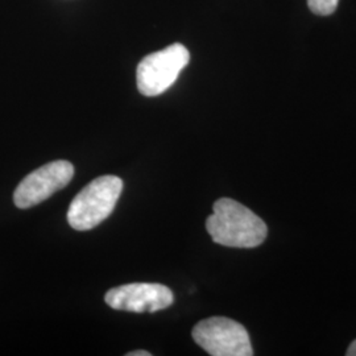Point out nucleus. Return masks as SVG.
I'll use <instances>...</instances> for the list:
<instances>
[{
    "instance_id": "nucleus-1",
    "label": "nucleus",
    "mask_w": 356,
    "mask_h": 356,
    "mask_svg": "<svg viewBox=\"0 0 356 356\" xmlns=\"http://www.w3.org/2000/svg\"><path fill=\"white\" fill-rule=\"evenodd\" d=\"M213 242L231 248H254L268 235L266 222L244 204L231 198H220L206 220Z\"/></svg>"
},
{
    "instance_id": "nucleus-2",
    "label": "nucleus",
    "mask_w": 356,
    "mask_h": 356,
    "mask_svg": "<svg viewBox=\"0 0 356 356\" xmlns=\"http://www.w3.org/2000/svg\"><path fill=\"white\" fill-rule=\"evenodd\" d=\"M123 191V181L118 176H102L91 181L72 201L67 222L76 231H89L101 225L114 211Z\"/></svg>"
},
{
    "instance_id": "nucleus-3",
    "label": "nucleus",
    "mask_w": 356,
    "mask_h": 356,
    "mask_svg": "<svg viewBox=\"0 0 356 356\" xmlns=\"http://www.w3.org/2000/svg\"><path fill=\"white\" fill-rule=\"evenodd\" d=\"M191 61V53L182 44H173L163 51L144 57L136 70L138 89L145 97L165 92Z\"/></svg>"
},
{
    "instance_id": "nucleus-4",
    "label": "nucleus",
    "mask_w": 356,
    "mask_h": 356,
    "mask_svg": "<svg viewBox=\"0 0 356 356\" xmlns=\"http://www.w3.org/2000/svg\"><path fill=\"white\" fill-rule=\"evenodd\" d=\"M191 335L195 343L210 355H254L248 331L242 323L234 319L226 317L204 319L194 326Z\"/></svg>"
},
{
    "instance_id": "nucleus-5",
    "label": "nucleus",
    "mask_w": 356,
    "mask_h": 356,
    "mask_svg": "<svg viewBox=\"0 0 356 356\" xmlns=\"http://www.w3.org/2000/svg\"><path fill=\"white\" fill-rule=\"evenodd\" d=\"M74 177V166L66 160L51 161L29 173L13 193V202L19 209H29L44 202L56 191L69 185Z\"/></svg>"
},
{
    "instance_id": "nucleus-6",
    "label": "nucleus",
    "mask_w": 356,
    "mask_h": 356,
    "mask_svg": "<svg viewBox=\"0 0 356 356\" xmlns=\"http://www.w3.org/2000/svg\"><path fill=\"white\" fill-rule=\"evenodd\" d=\"M106 304L115 310L134 313H154L173 304L172 291L161 284L134 282L113 288L106 293Z\"/></svg>"
},
{
    "instance_id": "nucleus-7",
    "label": "nucleus",
    "mask_w": 356,
    "mask_h": 356,
    "mask_svg": "<svg viewBox=\"0 0 356 356\" xmlns=\"http://www.w3.org/2000/svg\"><path fill=\"white\" fill-rule=\"evenodd\" d=\"M339 0H307L310 11L321 16H327L335 13Z\"/></svg>"
},
{
    "instance_id": "nucleus-8",
    "label": "nucleus",
    "mask_w": 356,
    "mask_h": 356,
    "mask_svg": "<svg viewBox=\"0 0 356 356\" xmlns=\"http://www.w3.org/2000/svg\"><path fill=\"white\" fill-rule=\"evenodd\" d=\"M127 356H152V354L148 351H144V350H138V351L128 353Z\"/></svg>"
},
{
    "instance_id": "nucleus-9",
    "label": "nucleus",
    "mask_w": 356,
    "mask_h": 356,
    "mask_svg": "<svg viewBox=\"0 0 356 356\" xmlns=\"http://www.w3.org/2000/svg\"><path fill=\"white\" fill-rule=\"evenodd\" d=\"M347 355L356 356V339L353 343L350 344V347L347 350Z\"/></svg>"
}]
</instances>
